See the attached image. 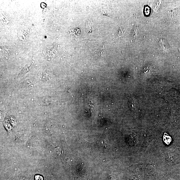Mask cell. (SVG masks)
<instances>
[{
	"label": "cell",
	"mask_w": 180,
	"mask_h": 180,
	"mask_svg": "<svg viewBox=\"0 0 180 180\" xmlns=\"http://www.w3.org/2000/svg\"><path fill=\"white\" fill-rule=\"evenodd\" d=\"M159 44L161 50L163 52L168 53L169 50V46L168 43L164 39H161L159 41Z\"/></svg>",
	"instance_id": "cell-2"
},
{
	"label": "cell",
	"mask_w": 180,
	"mask_h": 180,
	"mask_svg": "<svg viewBox=\"0 0 180 180\" xmlns=\"http://www.w3.org/2000/svg\"><path fill=\"white\" fill-rule=\"evenodd\" d=\"M36 180H43V178L42 176H36L35 177Z\"/></svg>",
	"instance_id": "cell-8"
},
{
	"label": "cell",
	"mask_w": 180,
	"mask_h": 180,
	"mask_svg": "<svg viewBox=\"0 0 180 180\" xmlns=\"http://www.w3.org/2000/svg\"><path fill=\"white\" fill-rule=\"evenodd\" d=\"M129 105L131 111L136 112L139 109L138 101L136 98L132 97L129 100Z\"/></svg>",
	"instance_id": "cell-1"
},
{
	"label": "cell",
	"mask_w": 180,
	"mask_h": 180,
	"mask_svg": "<svg viewBox=\"0 0 180 180\" xmlns=\"http://www.w3.org/2000/svg\"><path fill=\"white\" fill-rule=\"evenodd\" d=\"M125 31L124 29L121 27L119 29L117 33V37L118 38L121 39L124 36Z\"/></svg>",
	"instance_id": "cell-3"
},
{
	"label": "cell",
	"mask_w": 180,
	"mask_h": 180,
	"mask_svg": "<svg viewBox=\"0 0 180 180\" xmlns=\"http://www.w3.org/2000/svg\"><path fill=\"white\" fill-rule=\"evenodd\" d=\"M86 29L87 32L89 33H92V32L93 28L92 24L90 23V21H88L86 24Z\"/></svg>",
	"instance_id": "cell-6"
},
{
	"label": "cell",
	"mask_w": 180,
	"mask_h": 180,
	"mask_svg": "<svg viewBox=\"0 0 180 180\" xmlns=\"http://www.w3.org/2000/svg\"><path fill=\"white\" fill-rule=\"evenodd\" d=\"M139 29L138 26H136L134 29L133 34L134 39L136 40L138 38L139 36Z\"/></svg>",
	"instance_id": "cell-5"
},
{
	"label": "cell",
	"mask_w": 180,
	"mask_h": 180,
	"mask_svg": "<svg viewBox=\"0 0 180 180\" xmlns=\"http://www.w3.org/2000/svg\"><path fill=\"white\" fill-rule=\"evenodd\" d=\"M171 137L166 133H165L163 136V141L167 145H169L171 142Z\"/></svg>",
	"instance_id": "cell-4"
},
{
	"label": "cell",
	"mask_w": 180,
	"mask_h": 180,
	"mask_svg": "<svg viewBox=\"0 0 180 180\" xmlns=\"http://www.w3.org/2000/svg\"><path fill=\"white\" fill-rule=\"evenodd\" d=\"M145 10H144V12H145V13H146V15H148V12L149 11V12H150V8H149V7L148 6H146V7H145Z\"/></svg>",
	"instance_id": "cell-7"
}]
</instances>
